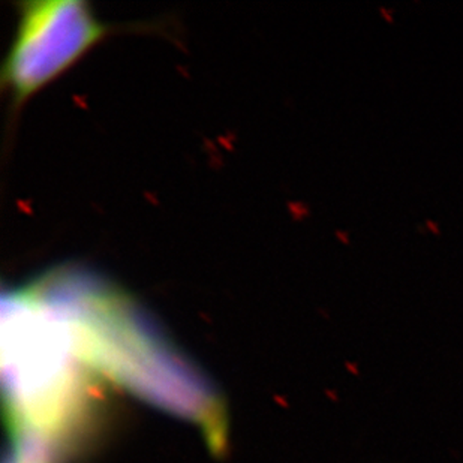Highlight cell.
<instances>
[{"mask_svg": "<svg viewBox=\"0 0 463 463\" xmlns=\"http://www.w3.org/2000/svg\"><path fill=\"white\" fill-rule=\"evenodd\" d=\"M89 371L165 411L191 420L221 450L227 435L222 402L202 372L184 359L165 335L127 294L75 269L36 279Z\"/></svg>", "mask_w": 463, "mask_h": 463, "instance_id": "1", "label": "cell"}, {"mask_svg": "<svg viewBox=\"0 0 463 463\" xmlns=\"http://www.w3.org/2000/svg\"><path fill=\"white\" fill-rule=\"evenodd\" d=\"M109 32V26L83 0L20 4L17 33L2 68V84L14 105L27 101Z\"/></svg>", "mask_w": 463, "mask_h": 463, "instance_id": "2", "label": "cell"}, {"mask_svg": "<svg viewBox=\"0 0 463 463\" xmlns=\"http://www.w3.org/2000/svg\"><path fill=\"white\" fill-rule=\"evenodd\" d=\"M426 225H428V228L430 230V232H435V234H439V228H438V223L435 222V221H430V219H428V221H426Z\"/></svg>", "mask_w": 463, "mask_h": 463, "instance_id": "3", "label": "cell"}, {"mask_svg": "<svg viewBox=\"0 0 463 463\" xmlns=\"http://www.w3.org/2000/svg\"><path fill=\"white\" fill-rule=\"evenodd\" d=\"M380 11L381 15H383V17H384L387 22H393V15H392V13H390L389 9L380 8Z\"/></svg>", "mask_w": 463, "mask_h": 463, "instance_id": "4", "label": "cell"}]
</instances>
